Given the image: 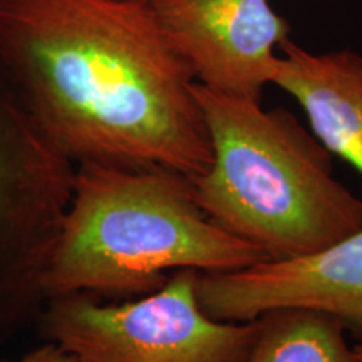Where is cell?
<instances>
[{
    "label": "cell",
    "instance_id": "1",
    "mask_svg": "<svg viewBox=\"0 0 362 362\" xmlns=\"http://www.w3.org/2000/svg\"><path fill=\"white\" fill-rule=\"evenodd\" d=\"M0 67L72 165L210 166L197 81L149 0H0Z\"/></svg>",
    "mask_w": 362,
    "mask_h": 362
},
{
    "label": "cell",
    "instance_id": "2",
    "mask_svg": "<svg viewBox=\"0 0 362 362\" xmlns=\"http://www.w3.org/2000/svg\"><path fill=\"white\" fill-rule=\"evenodd\" d=\"M265 260L260 248L208 218L188 176L83 163L42 291L45 300L88 293L119 302L155 292L176 270L220 274Z\"/></svg>",
    "mask_w": 362,
    "mask_h": 362
},
{
    "label": "cell",
    "instance_id": "3",
    "mask_svg": "<svg viewBox=\"0 0 362 362\" xmlns=\"http://www.w3.org/2000/svg\"><path fill=\"white\" fill-rule=\"evenodd\" d=\"M211 163L192 180L208 218L269 260L332 245L362 226V198L334 178L332 155L284 107L194 83Z\"/></svg>",
    "mask_w": 362,
    "mask_h": 362
},
{
    "label": "cell",
    "instance_id": "4",
    "mask_svg": "<svg viewBox=\"0 0 362 362\" xmlns=\"http://www.w3.org/2000/svg\"><path fill=\"white\" fill-rule=\"evenodd\" d=\"M200 275L176 270L155 292L119 302L88 293L52 297L35 322L45 341L83 362H245L259 322L206 314Z\"/></svg>",
    "mask_w": 362,
    "mask_h": 362
},
{
    "label": "cell",
    "instance_id": "5",
    "mask_svg": "<svg viewBox=\"0 0 362 362\" xmlns=\"http://www.w3.org/2000/svg\"><path fill=\"white\" fill-rule=\"evenodd\" d=\"M74 165L37 128L0 67V346L37 320Z\"/></svg>",
    "mask_w": 362,
    "mask_h": 362
},
{
    "label": "cell",
    "instance_id": "6",
    "mask_svg": "<svg viewBox=\"0 0 362 362\" xmlns=\"http://www.w3.org/2000/svg\"><path fill=\"white\" fill-rule=\"evenodd\" d=\"M194 81L262 101L291 24L270 0H149Z\"/></svg>",
    "mask_w": 362,
    "mask_h": 362
},
{
    "label": "cell",
    "instance_id": "7",
    "mask_svg": "<svg viewBox=\"0 0 362 362\" xmlns=\"http://www.w3.org/2000/svg\"><path fill=\"white\" fill-rule=\"evenodd\" d=\"M198 297L206 314L233 322L288 307L324 312L362 342V226L309 255L202 274Z\"/></svg>",
    "mask_w": 362,
    "mask_h": 362
},
{
    "label": "cell",
    "instance_id": "8",
    "mask_svg": "<svg viewBox=\"0 0 362 362\" xmlns=\"http://www.w3.org/2000/svg\"><path fill=\"white\" fill-rule=\"evenodd\" d=\"M272 84L302 107L312 134L362 178V54L315 52L285 40Z\"/></svg>",
    "mask_w": 362,
    "mask_h": 362
},
{
    "label": "cell",
    "instance_id": "9",
    "mask_svg": "<svg viewBox=\"0 0 362 362\" xmlns=\"http://www.w3.org/2000/svg\"><path fill=\"white\" fill-rule=\"evenodd\" d=\"M245 362H362L336 317L309 309H275L257 317Z\"/></svg>",
    "mask_w": 362,
    "mask_h": 362
},
{
    "label": "cell",
    "instance_id": "10",
    "mask_svg": "<svg viewBox=\"0 0 362 362\" xmlns=\"http://www.w3.org/2000/svg\"><path fill=\"white\" fill-rule=\"evenodd\" d=\"M0 362H83L78 356L71 354L69 351L62 349L54 342H45L37 349L27 352L16 361H0Z\"/></svg>",
    "mask_w": 362,
    "mask_h": 362
},
{
    "label": "cell",
    "instance_id": "11",
    "mask_svg": "<svg viewBox=\"0 0 362 362\" xmlns=\"http://www.w3.org/2000/svg\"><path fill=\"white\" fill-rule=\"evenodd\" d=\"M354 347H356L357 354H359V357L362 359V342H356V344H354Z\"/></svg>",
    "mask_w": 362,
    "mask_h": 362
}]
</instances>
